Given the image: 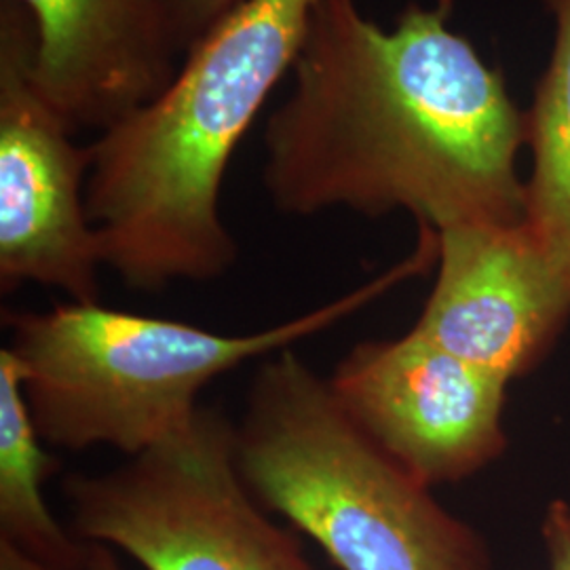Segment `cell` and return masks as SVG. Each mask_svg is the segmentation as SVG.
<instances>
[{
	"mask_svg": "<svg viewBox=\"0 0 570 570\" xmlns=\"http://www.w3.org/2000/svg\"><path fill=\"white\" fill-rule=\"evenodd\" d=\"M351 419L416 480L463 482L508 449V381L412 330L362 341L327 376Z\"/></svg>",
	"mask_w": 570,
	"mask_h": 570,
	"instance_id": "52a82bcc",
	"label": "cell"
},
{
	"mask_svg": "<svg viewBox=\"0 0 570 570\" xmlns=\"http://www.w3.org/2000/svg\"><path fill=\"white\" fill-rule=\"evenodd\" d=\"M245 0H165L180 56H186L205 35Z\"/></svg>",
	"mask_w": 570,
	"mask_h": 570,
	"instance_id": "7c38bea8",
	"label": "cell"
},
{
	"mask_svg": "<svg viewBox=\"0 0 570 570\" xmlns=\"http://www.w3.org/2000/svg\"><path fill=\"white\" fill-rule=\"evenodd\" d=\"M452 11L454 0L410 2L381 28L357 0H315L265 125L263 186L277 212H406L435 233L524 220L527 110Z\"/></svg>",
	"mask_w": 570,
	"mask_h": 570,
	"instance_id": "6da1fadb",
	"label": "cell"
},
{
	"mask_svg": "<svg viewBox=\"0 0 570 570\" xmlns=\"http://www.w3.org/2000/svg\"><path fill=\"white\" fill-rule=\"evenodd\" d=\"M13 353L0 348V539L56 569L85 564L91 543L63 529L45 499L60 461L47 450Z\"/></svg>",
	"mask_w": 570,
	"mask_h": 570,
	"instance_id": "30bf717a",
	"label": "cell"
},
{
	"mask_svg": "<svg viewBox=\"0 0 570 570\" xmlns=\"http://www.w3.org/2000/svg\"><path fill=\"white\" fill-rule=\"evenodd\" d=\"M70 530L146 570H317L266 515L237 461L235 421L202 406L157 444L63 480Z\"/></svg>",
	"mask_w": 570,
	"mask_h": 570,
	"instance_id": "5b68a950",
	"label": "cell"
},
{
	"mask_svg": "<svg viewBox=\"0 0 570 570\" xmlns=\"http://www.w3.org/2000/svg\"><path fill=\"white\" fill-rule=\"evenodd\" d=\"M0 570H66L42 564L39 560L30 558L28 553L18 550L16 546H11L9 541L0 539ZM75 570H122L121 564L117 562L115 553L110 548L100 546V543H91L89 556L85 560V564Z\"/></svg>",
	"mask_w": 570,
	"mask_h": 570,
	"instance_id": "5bb4252c",
	"label": "cell"
},
{
	"mask_svg": "<svg viewBox=\"0 0 570 570\" xmlns=\"http://www.w3.org/2000/svg\"><path fill=\"white\" fill-rule=\"evenodd\" d=\"M556 20L550 63L527 110L524 226L570 289V0H543Z\"/></svg>",
	"mask_w": 570,
	"mask_h": 570,
	"instance_id": "8fae6325",
	"label": "cell"
},
{
	"mask_svg": "<svg viewBox=\"0 0 570 570\" xmlns=\"http://www.w3.org/2000/svg\"><path fill=\"white\" fill-rule=\"evenodd\" d=\"M570 320V289L524 223L438 230L435 282L414 334L511 383L548 355Z\"/></svg>",
	"mask_w": 570,
	"mask_h": 570,
	"instance_id": "ba28073f",
	"label": "cell"
},
{
	"mask_svg": "<svg viewBox=\"0 0 570 570\" xmlns=\"http://www.w3.org/2000/svg\"><path fill=\"white\" fill-rule=\"evenodd\" d=\"M315 0H245L180 61L171 85L89 144L87 209L125 287L209 284L237 263L220 195L228 165L289 77Z\"/></svg>",
	"mask_w": 570,
	"mask_h": 570,
	"instance_id": "7a4b0ae2",
	"label": "cell"
},
{
	"mask_svg": "<svg viewBox=\"0 0 570 570\" xmlns=\"http://www.w3.org/2000/svg\"><path fill=\"white\" fill-rule=\"evenodd\" d=\"M37 32V79L72 129H106L157 100L180 49L165 0H18Z\"/></svg>",
	"mask_w": 570,
	"mask_h": 570,
	"instance_id": "9c48e42d",
	"label": "cell"
},
{
	"mask_svg": "<svg viewBox=\"0 0 570 570\" xmlns=\"http://www.w3.org/2000/svg\"><path fill=\"white\" fill-rule=\"evenodd\" d=\"M548 570H570V503L551 501L541 524Z\"/></svg>",
	"mask_w": 570,
	"mask_h": 570,
	"instance_id": "4fadbf2b",
	"label": "cell"
},
{
	"mask_svg": "<svg viewBox=\"0 0 570 570\" xmlns=\"http://www.w3.org/2000/svg\"><path fill=\"white\" fill-rule=\"evenodd\" d=\"M37 79V32L18 0H0V289L37 284L68 303L102 298L100 239L87 209L89 146Z\"/></svg>",
	"mask_w": 570,
	"mask_h": 570,
	"instance_id": "8992f818",
	"label": "cell"
},
{
	"mask_svg": "<svg viewBox=\"0 0 570 570\" xmlns=\"http://www.w3.org/2000/svg\"><path fill=\"white\" fill-rule=\"evenodd\" d=\"M235 442L258 503L341 570H492L482 537L351 419L294 346L256 370Z\"/></svg>",
	"mask_w": 570,
	"mask_h": 570,
	"instance_id": "277c9868",
	"label": "cell"
},
{
	"mask_svg": "<svg viewBox=\"0 0 570 570\" xmlns=\"http://www.w3.org/2000/svg\"><path fill=\"white\" fill-rule=\"evenodd\" d=\"M435 261V233L419 228L414 252L367 284L245 334H220L102 303L4 311V346L20 366L26 400L49 446H108L131 456L183 428L216 379L324 334L395 285L428 273Z\"/></svg>",
	"mask_w": 570,
	"mask_h": 570,
	"instance_id": "3957f363",
	"label": "cell"
}]
</instances>
